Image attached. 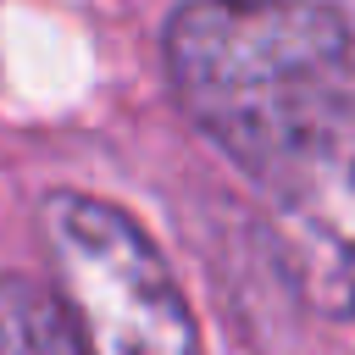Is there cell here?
I'll return each mask as SVG.
<instances>
[{
	"mask_svg": "<svg viewBox=\"0 0 355 355\" xmlns=\"http://www.w3.org/2000/svg\"><path fill=\"white\" fill-rule=\"evenodd\" d=\"M161 61L178 111L255 183L349 111L355 33L333 0H183Z\"/></svg>",
	"mask_w": 355,
	"mask_h": 355,
	"instance_id": "obj_1",
	"label": "cell"
},
{
	"mask_svg": "<svg viewBox=\"0 0 355 355\" xmlns=\"http://www.w3.org/2000/svg\"><path fill=\"white\" fill-rule=\"evenodd\" d=\"M39 239L89 355H205L178 272L116 200L50 189L39 200Z\"/></svg>",
	"mask_w": 355,
	"mask_h": 355,
	"instance_id": "obj_2",
	"label": "cell"
},
{
	"mask_svg": "<svg viewBox=\"0 0 355 355\" xmlns=\"http://www.w3.org/2000/svg\"><path fill=\"white\" fill-rule=\"evenodd\" d=\"M277 261L327 322H355V105L255 178Z\"/></svg>",
	"mask_w": 355,
	"mask_h": 355,
	"instance_id": "obj_3",
	"label": "cell"
},
{
	"mask_svg": "<svg viewBox=\"0 0 355 355\" xmlns=\"http://www.w3.org/2000/svg\"><path fill=\"white\" fill-rule=\"evenodd\" d=\"M0 355H89V344L55 288H44L39 277L6 272L0 277Z\"/></svg>",
	"mask_w": 355,
	"mask_h": 355,
	"instance_id": "obj_4",
	"label": "cell"
}]
</instances>
